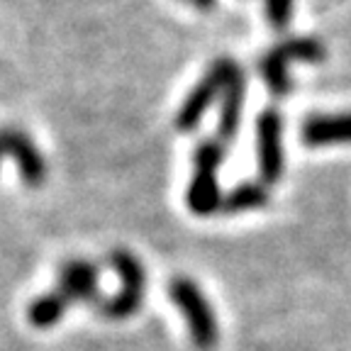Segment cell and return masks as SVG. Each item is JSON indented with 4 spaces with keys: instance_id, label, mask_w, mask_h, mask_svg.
Returning a JSON list of instances; mask_svg holds the SVG:
<instances>
[{
    "instance_id": "7",
    "label": "cell",
    "mask_w": 351,
    "mask_h": 351,
    "mask_svg": "<svg viewBox=\"0 0 351 351\" xmlns=\"http://www.w3.org/2000/svg\"><path fill=\"white\" fill-rule=\"evenodd\" d=\"M5 156L15 159V164L20 166L22 183L27 188H39L47 181V161L37 144L22 130H12V127L0 130V161Z\"/></svg>"
},
{
    "instance_id": "4",
    "label": "cell",
    "mask_w": 351,
    "mask_h": 351,
    "mask_svg": "<svg viewBox=\"0 0 351 351\" xmlns=\"http://www.w3.org/2000/svg\"><path fill=\"white\" fill-rule=\"evenodd\" d=\"M108 261L120 276L122 285L115 298H110V300L103 298V302L95 310L105 319H127L132 315H137L142 307L144 293H147V274H144L142 261L127 249H112L108 254Z\"/></svg>"
},
{
    "instance_id": "9",
    "label": "cell",
    "mask_w": 351,
    "mask_h": 351,
    "mask_svg": "<svg viewBox=\"0 0 351 351\" xmlns=\"http://www.w3.org/2000/svg\"><path fill=\"white\" fill-rule=\"evenodd\" d=\"M244 95H247V78L244 71H237L232 81L227 83L225 93L219 98V120L215 127V139L219 144H232L237 139V132L241 125V112H244Z\"/></svg>"
},
{
    "instance_id": "3",
    "label": "cell",
    "mask_w": 351,
    "mask_h": 351,
    "mask_svg": "<svg viewBox=\"0 0 351 351\" xmlns=\"http://www.w3.org/2000/svg\"><path fill=\"white\" fill-rule=\"evenodd\" d=\"M227 147L219 144L217 139H205L197 144L195 154H193V178L188 183V208L197 217H208L219 210L222 203V193H219V166L225 161Z\"/></svg>"
},
{
    "instance_id": "13",
    "label": "cell",
    "mask_w": 351,
    "mask_h": 351,
    "mask_svg": "<svg viewBox=\"0 0 351 351\" xmlns=\"http://www.w3.org/2000/svg\"><path fill=\"white\" fill-rule=\"evenodd\" d=\"M266 17L274 29H285L293 20V0H266Z\"/></svg>"
},
{
    "instance_id": "12",
    "label": "cell",
    "mask_w": 351,
    "mask_h": 351,
    "mask_svg": "<svg viewBox=\"0 0 351 351\" xmlns=\"http://www.w3.org/2000/svg\"><path fill=\"white\" fill-rule=\"evenodd\" d=\"M69 305H71V302L66 300L64 293H59L54 288V291L44 293V295L34 298V300L29 302L27 322L32 324V327H37V329H49V327H54L56 322H61V319H64Z\"/></svg>"
},
{
    "instance_id": "11",
    "label": "cell",
    "mask_w": 351,
    "mask_h": 351,
    "mask_svg": "<svg viewBox=\"0 0 351 351\" xmlns=\"http://www.w3.org/2000/svg\"><path fill=\"white\" fill-rule=\"evenodd\" d=\"M266 205H269V188L258 181H249V183H239L227 195H222L219 213L241 215V213H252V210H261Z\"/></svg>"
},
{
    "instance_id": "10",
    "label": "cell",
    "mask_w": 351,
    "mask_h": 351,
    "mask_svg": "<svg viewBox=\"0 0 351 351\" xmlns=\"http://www.w3.org/2000/svg\"><path fill=\"white\" fill-rule=\"evenodd\" d=\"M300 139L305 147L351 144V112H339V115H310L300 127Z\"/></svg>"
},
{
    "instance_id": "5",
    "label": "cell",
    "mask_w": 351,
    "mask_h": 351,
    "mask_svg": "<svg viewBox=\"0 0 351 351\" xmlns=\"http://www.w3.org/2000/svg\"><path fill=\"white\" fill-rule=\"evenodd\" d=\"M239 69L241 66L237 64L234 59H230V56H222V59L213 61V66L205 71L200 83L188 93V98L183 100V105L178 108V112H176V117H173L176 130L178 132L195 130V127L203 122L205 112L213 108L215 100H219V95L225 93L227 83L232 81V76H234Z\"/></svg>"
},
{
    "instance_id": "14",
    "label": "cell",
    "mask_w": 351,
    "mask_h": 351,
    "mask_svg": "<svg viewBox=\"0 0 351 351\" xmlns=\"http://www.w3.org/2000/svg\"><path fill=\"white\" fill-rule=\"evenodd\" d=\"M186 3H191L195 10H203V12L215 10V5H217V0H186Z\"/></svg>"
},
{
    "instance_id": "6",
    "label": "cell",
    "mask_w": 351,
    "mask_h": 351,
    "mask_svg": "<svg viewBox=\"0 0 351 351\" xmlns=\"http://www.w3.org/2000/svg\"><path fill=\"white\" fill-rule=\"evenodd\" d=\"M256 156L263 186H274L283 176V117L278 108L261 110L256 117Z\"/></svg>"
},
{
    "instance_id": "8",
    "label": "cell",
    "mask_w": 351,
    "mask_h": 351,
    "mask_svg": "<svg viewBox=\"0 0 351 351\" xmlns=\"http://www.w3.org/2000/svg\"><path fill=\"white\" fill-rule=\"evenodd\" d=\"M56 291L64 293L69 302H83L95 307L103 302L98 283V266L88 258H69L56 274Z\"/></svg>"
},
{
    "instance_id": "1",
    "label": "cell",
    "mask_w": 351,
    "mask_h": 351,
    "mask_svg": "<svg viewBox=\"0 0 351 351\" xmlns=\"http://www.w3.org/2000/svg\"><path fill=\"white\" fill-rule=\"evenodd\" d=\"M169 298L188 324V335L197 351H213L219 344V322L203 288L188 276H176L169 283Z\"/></svg>"
},
{
    "instance_id": "2",
    "label": "cell",
    "mask_w": 351,
    "mask_h": 351,
    "mask_svg": "<svg viewBox=\"0 0 351 351\" xmlns=\"http://www.w3.org/2000/svg\"><path fill=\"white\" fill-rule=\"evenodd\" d=\"M327 59V47L317 37H293L283 39L280 44L271 47L263 54L261 76L269 86V90L276 98H285L291 93V76H288V66L291 64H322Z\"/></svg>"
}]
</instances>
